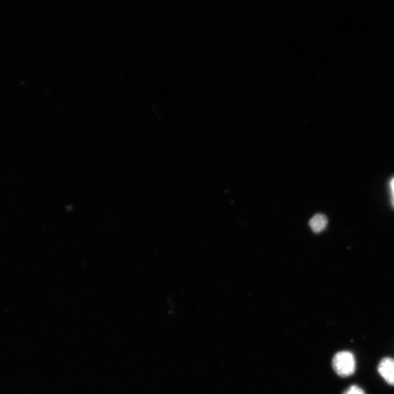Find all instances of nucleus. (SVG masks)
<instances>
[{
	"mask_svg": "<svg viewBox=\"0 0 394 394\" xmlns=\"http://www.w3.org/2000/svg\"><path fill=\"white\" fill-rule=\"evenodd\" d=\"M390 187L391 196H392V203L394 206V178L392 179V181L390 183Z\"/></svg>",
	"mask_w": 394,
	"mask_h": 394,
	"instance_id": "nucleus-5",
	"label": "nucleus"
},
{
	"mask_svg": "<svg viewBox=\"0 0 394 394\" xmlns=\"http://www.w3.org/2000/svg\"><path fill=\"white\" fill-rule=\"evenodd\" d=\"M344 394H365L364 390L358 386H352L349 387Z\"/></svg>",
	"mask_w": 394,
	"mask_h": 394,
	"instance_id": "nucleus-4",
	"label": "nucleus"
},
{
	"mask_svg": "<svg viewBox=\"0 0 394 394\" xmlns=\"http://www.w3.org/2000/svg\"><path fill=\"white\" fill-rule=\"evenodd\" d=\"M378 370L387 383L394 386V360L385 358L379 365Z\"/></svg>",
	"mask_w": 394,
	"mask_h": 394,
	"instance_id": "nucleus-2",
	"label": "nucleus"
},
{
	"mask_svg": "<svg viewBox=\"0 0 394 394\" xmlns=\"http://www.w3.org/2000/svg\"><path fill=\"white\" fill-rule=\"evenodd\" d=\"M328 220L323 214H316L310 221V226L313 232L320 233L327 227Z\"/></svg>",
	"mask_w": 394,
	"mask_h": 394,
	"instance_id": "nucleus-3",
	"label": "nucleus"
},
{
	"mask_svg": "<svg viewBox=\"0 0 394 394\" xmlns=\"http://www.w3.org/2000/svg\"><path fill=\"white\" fill-rule=\"evenodd\" d=\"M332 366L335 372L340 377H349L355 371V357L349 351L339 352L333 358Z\"/></svg>",
	"mask_w": 394,
	"mask_h": 394,
	"instance_id": "nucleus-1",
	"label": "nucleus"
}]
</instances>
